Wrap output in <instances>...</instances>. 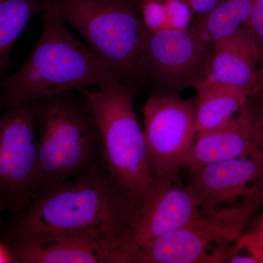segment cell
<instances>
[{"mask_svg": "<svg viewBox=\"0 0 263 263\" xmlns=\"http://www.w3.org/2000/svg\"><path fill=\"white\" fill-rule=\"evenodd\" d=\"M102 164L41 189L19 217L13 236L95 237L126 246L136 256L138 205Z\"/></svg>", "mask_w": 263, "mask_h": 263, "instance_id": "6da1fadb", "label": "cell"}, {"mask_svg": "<svg viewBox=\"0 0 263 263\" xmlns=\"http://www.w3.org/2000/svg\"><path fill=\"white\" fill-rule=\"evenodd\" d=\"M43 29L34 49L16 72L0 84V110L32 102L122 81L113 69L70 32L57 10L42 12Z\"/></svg>", "mask_w": 263, "mask_h": 263, "instance_id": "7a4b0ae2", "label": "cell"}, {"mask_svg": "<svg viewBox=\"0 0 263 263\" xmlns=\"http://www.w3.org/2000/svg\"><path fill=\"white\" fill-rule=\"evenodd\" d=\"M32 102L38 130L41 190L67 181L103 161L98 124L84 95L72 91Z\"/></svg>", "mask_w": 263, "mask_h": 263, "instance_id": "3957f363", "label": "cell"}, {"mask_svg": "<svg viewBox=\"0 0 263 263\" xmlns=\"http://www.w3.org/2000/svg\"><path fill=\"white\" fill-rule=\"evenodd\" d=\"M81 92L96 119L105 168L138 206L153 179L134 108L136 88L119 81Z\"/></svg>", "mask_w": 263, "mask_h": 263, "instance_id": "277c9868", "label": "cell"}, {"mask_svg": "<svg viewBox=\"0 0 263 263\" xmlns=\"http://www.w3.org/2000/svg\"><path fill=\"white\" fill-rule=\"evenodd\" d=\"M140 0H49L63 19L126 84L138 86V64L148 32Z\"/></svg>", "mask_w": 263, "mask_h": 263, "instance_id": "5b68a950", "label": "cell"}, {"mask_svg": "<svg viewBox=\"0 0 263 263\" xmlns=\"http://www.w3.org/2000/svg\"><path fill=\"white\" fill-rule=\"evenodd\" d=\"M254 212L242 205L201 214L139 249L135 263L228 262L230 243L242 235Z\"/></svg>", "mask_w": 263, "mask_h": 263, "instance_id": "8992f818", "label": "cell"}, {"mask_svg": "<svg viewBox=\"0 0 263 263\" xmlns=\"http://www.w3.org/2000/svg\"><path fill=\"white\" fill-rule=\"evenodd\" d=\"M214 43L195 24L185 29L148 33L138 64V86L148 85L155 95H179L203 79Z\"/></svg>", "mask_w": 263, "mask_h": 263, "instance_id": "52a82bcc", "label": "cell"}, {"mask_svg": "<svg viewBox=\"0 0 263 263\" xmlns=\"http://www.w3.org/2000/svg\"><path fill=\"white\" fill-rule=\"evenodd\" d=\"M35 113L32 102L0 110V191L25 205L41 190Z\"/></svg>", "mask_w": 263, "mask_h": 263, "instance_id": "ba28073f", "label": "cell"}, {"mask_svg": "<svg viewBox=\"0 0 263 263\" xmlns=\"http://www.w3.org/2000/svg\"><path fill=\"white\" fill-rule=\"evenodd\" d=\"M143 133L152 178L179 172L196 141V102L153 95L143 108Z\"/></svg>", "mask_w": 263, "mask_h": 263, "instance_id": "9c48e42d", "label": "cell"}, {"mask_svg": "<svg viewBox=\"0 0 263 263\" xmlns=\"http://www.w3.org/2000/svg\"><path fill=\"white\" fill-rule=\"evenodd\" d=\"M188 184L200 213L245 198L258 202L263 191V147L251 155L206 164L190 171Z\"/></svg>", "mask_w": 263, "mask_h": 263, "instance_id": "30bf717a", "label": "cell"}, {"mask_svg": "<svg viewBox=\"0 0 263 263\" xmlns=\"http://www.w3.org/2000/svg\"><path fill=\"white\" fill-rule=\"evenodd\" d=\"M152 179L149 190L138 207L137 252L200 215L196 197L188 183L183 182L179 172Z\"/></svg>", "mask_w": 263, "mask_h": 263, "instance_id": "8fae6325", "label": "cell"}, {"mask_svg": "<svg viewBox=\"0 0 263 263\" xmlns=\"http://www.w3.org/2000/svg\"><path fill=\"white\" fill-rule=\"evenodd\" d=\"M15 262L134 263L136 253L113 240L84 235L13 236Z\"/></svg>", "mask_w": 263, "mask_h": 263, "instance_id": "7c38bea8", "label": "cell"}, {"mask_svg": "<svg viewBox=\"0 0 263 263\" xmlns=\"http://www.w3.org/2000/svg\"><path fill=\"white\" fill-rule=\"evenodd\" d=\"M262 143L255 108L248 102L222 127L197 134L181 169L191 171L206 164L245 157L262 147Z\"/></svg>", "mask_w": 263, "mask_h": 263, "instance_id": "4fadbf2b", "label": "cell"}, {"mask_svg": "<svg viewBox=\"0 0 263 263\" xmlns=\"http://www.w3.org/2000/svg\"><path fill=\"white\" fill-rule=\"evenodd\" d=\"M259 43L247 25L217 40L202 81L243 90L250 97L256 95L262 54Z\"/></svg>", "mask_w": 263, "mask_h": 263, "instance_id": "5bb4252c", "label": "cell"}, {"mask_svg": "<svg viewBox=\"0 0 263 263\" xmlns=\"http://www.w3.org/2000/svg\"><path fill=\"white\" fill-rule=\"evenodd\" d=\"M195 89L197 134L222 127L248 103L250 98L243 90L202 81Z\"/></svg>", "mask_w": 263, "mask_h": 263, "instance_id": "9a60e30c", "label": "cell"}, {"mask_svg": "<svg viewBox=\"0 0 263 263\" xmlns=\"http://www.w3.org/2000/svg\"><path fill=\"white\" fill-rule=\"evenodd\" d=\"M49 0H0V84L7 77L12 51L31 19Z\"/></svg>", "mask_w": 263, "mask_h": 263, "instance_id": "2e32d148", "label": "cell"}, {"mask_svg": "<svg viewBox=\"0 0 263 263\" xmlns=\"http://www.w3.org/2000/svg\"><path fill=\"white\" fill-rule=\"evenodd\" d=\"M256 0H221L207 14L194 23L214 43L238 31L247 23Z\"/></svg>", "mask_w": 263, "mask_h": 263, "instance_id": "e0dca14e", "label": "cell"}, {"mask_svg": "<svg viewBox=\"0 0 263 263\" xmlns=\"http://www.w3.org/2000/svg\"><path fill=\"white\" fill-rule=\"evenodd\" d=\"M139 9L142 22L148 33L169 29L163 0H140Z\"/></svg>", "mask_w": 263, "mask_h": 263, "instance_id": "ac0fdd59", "label": "cell"}, {"mask_svg": "<svg viewBox=\"0 0 263 263\" xmlns=\"http://www.w3.org/2000/svg\"><path fill=\"white\" fill-rule=\"evenodd\" d=\"M169 29H185L193 25V13L183 0H163Z\"/></svg>", "mask_w": 263, "mask_h": 263, "instance_id": "d6986e66", "label": "cell"}, {"mask_svg": "<svg viewBox=\"0 0 263 263\" xmlns=\"http://www.w3.org/2000/svg\"><path fill=\"white\" fill-rule=\"evenodd\" d=\"M235 249L249 254L253 257L256 263H263V240L249 232L242 234L236 240Z\"/></svg>", "mask_w": 263, "mask_h": 263, "instance_id": "ffe728a7", "label": "cell"}, {"mask_svg": "<svg viewBox=\"0 0 263 263\" xmlns=\"http://www.w3.org/2000/svg\"><path fill=\"white\" fill-rule=\"evenodd\" d=\"M246 25L253 31L259 42L263 41V0H256L252 14Z\"/></svg>", "mask_w": 263, "mask_h": 263, "instance_id": "44dd1931", "label": "cell"}, {"mask_svg": "<svg viewBox=\"0 0 263 263\" xmlns=\"http://www.w3.org/2000/svg\"><path fill=\"white\" fill-rule=\"evenodd\" d=\"M191 8L194 15L201 16L212 11L221 0H183Z\"/></svg>", "mask_w": 263, "mask_h": 263, "instance_id": "7402d4cb", "label": "cell"}, {"mask_svg": "<svg viewBox=\"0 0 263 263\" xmlns=\"http://www.w3.org/2000/svg\"><path fill=\"white\" fill-rule=\"evenodd\" d=\"M15 262L10 249L5 247L0 242V263Z\"/></svg>", "mask_w": 263, "mask_h": 263, "instance_id": "603a6c76", "label": "cell"}, {"mask_svg": "<svg viewBox=\"0 0 263 263\" xmlns=\"http://www.w3.org/2000/svg\"><path fill=\"white\" fill-rule=\"evenodd\" d=\"M254 236L263 240V214L259 217L257 221V224L254 227V229L249 231Z\"/></svg>", "mask_w": 263, "mask_h": 263, "instance_id": "cb8c5ba5", "label": "cell"}, {"mask_svg": "<svg viewBox=\"0 0 263 263\" xmlns=\"http://www.w3.org/2000/svg\"><path fill=\"white\" fill-rule=\"evenodd\" d=\"M263 91V53L262 54V58H261L260 66H259V81L257 84V91H256V95L259 93H262Z\"/></svg>", "mask_w": 263, "mask_h": 263, "instance_id": "d4e9b609", "label": "cell"}, {"mask_svg": "<svg viewBox=\"0 0 263 263\" xmlns=\"http://www.w3.org/2000/svg\"><path fill=\"white\" fill-rule=\"evenodd\" d=\"M255 108L256 116H257V122H258L259 127H260L261 132L263 136V99L261 102L259 108Z\"/></svg>", "mask_w": 263, "mask_h": 263, "instance_id": "484cf974", "label": "cell"}, {"mask_svg": "<svg viewBox=\"0 0 263 263\" xmlns=\"http://www.w3.org/2000/svg\"><path fill=\"white\" fill-rule=\"evenodd\" d=\"M7 197H5L4 194L0 191V213L3 211V208L5 207V203H6Z\"/></svg>", "mask_w": 263, "mask_h": 263, "instance_id": "4316f807", "label": "cell"}, {"mask_svg": "<svg viewBox=\"0 0 263 263\" xmlns=\"http://www.w3.org/2000/svg\"><path fill=\"white\" fill-rule=\"evenodd\" d=\"M263 147V146H262Z\"/></svg>", "mask_w": 263, "mask_h": 263, "instance_id": "83f0119b", "label": "cell"}]
</instances>
